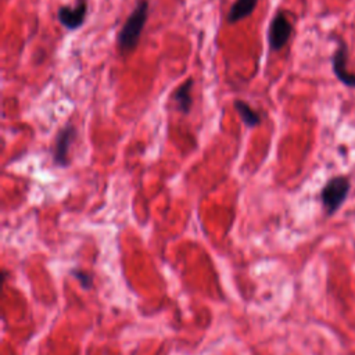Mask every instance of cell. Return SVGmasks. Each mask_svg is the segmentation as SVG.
Wrapping results in <instances>:
<instances>
[{
    "label": "cell",
    "instance_id": "cell-9",
    "mask_svg": "<svg viewBox=\"0 0 355 355\" xmlns=\"http://www.w3.org/2000/svg\"><path fill=\"white\" fill-rule=\"evenodd\" d=\"M234 110L237 111L241 122L248 128V129H254L257 126L261 125V115L258 111H255L247 101L244 100H234L233 101Z\"/></svg>",
    "mask_w": 355,
    "mask_h": 355
},
{
    "label": "cell",
    "instance_id": "cell-6",
    "mask_svg": "<svg viewBox=\"0 0 355 355\" xmlns=\"http://www.w3.org/2000/svg\"><path fill=\"white\" fill-rule=\"evenodd\" d=\"M86 12H87L86 0H76L73 7L71 6L58 7L57 19L65 29L76 31L85 24Z\"/></svg>",
    "mask_w": 355,
    "mask_h": 355
},
{
    "label": "cell",
    "instance_id": "cell-1",
    "mask_svg": "<svg viewBox=\"0 0 355 355\" xmlns=\"http://www.w3.org/2000/svg\"><path fill=\"white\" fill-rule=\"evenodd\" d=\"M147 18H148V1L139 0L118 32L116 43L121 53L128 54L137 47L144 25L147 22Z\"/></svg>",
    "mask_w": 355,
    "mask_h": 355
},
{
    "label": "cell",
    "instance_id": "cell-10",
    "mask_svg": "<svg viewBox=\"0 0 355 355\" xmlns=\"http://www.w3.org/2000/svg\"><path fill=\"white\" fill-rule=\"evenodd\" d=\"M72 273L80 282V286L83 288H90L93 286V279H92V276L87 272H83V270L78 269V270H73Z\"/></svg>",
    "mask_w": 355,
    "mask_h": 355
},
{
    "label": "cell",
    "instance_id": "cell-5",
    "mask_svg": "<svg viewBox=\"0 0 355 355\" xmlns=\"http://www.w3.org/2000/svg\"><path fill=\"white\" fill-rule=\"evenodd\" d=\"M348 62V47L343 39L337 40V47L331 55V68L336 78L345 86L355 89V73L349 72L347 68Z\"/></svg>",
    "mask_w": 355,
    "mask_h": 355
},
{
    "label": "cell",
    "instance_id": "cell-3",
    "mask_svg": "<svg viewBox=\"0 0 355 355\" xmlns=\"http://www.w3.org/2000/svg\"><path fill=\"white\" fill-rule=\"evenodd\" d=\"M76 128L72 123H65L54 137L53 143V164L58 168H67L69 165V151L76 139Z\"/></svg>",
    "mask_w": 355,
    "mask_h": 355
},
{
    "label": "cell",
    "instance_id": "cell-7",
    "mask_svg": "<svg viewBox=\"0 0 355 355\" xmlns=\"http://www.w3.org/2000/svg\"><path fill=\"white\" fill-rule=\"evenodd\" d=\"M193 86H194V79L190 76L173 93V100L176 103V108L183 115H187L191 111Z\"/></svg>",
    "mask_w": 355,
    "mask_h": 355
},
{
    "label": "cell",
    "instance_id": "cell-2",
    "mask_svg": "<svg viewBox=\"0 0 355 355\" xmlns=\"http://www.w3.org/2000/svg\"><path fill=\"white\" fill-rule=\"evenodd\" d=\"M349 189H351L349 179L343 175L333 176L324 183L323 189L320 190V201L329 216L336 214L340 209V207L348 197Z\"/></svg>",
    "mask_w": 355,
    "mask_h": 355
},
{
    "label": "cell",
    "instance_id": "cell-4",
    "mask_svg": "<svg viewBox=\"0 0 355 355\" xmlns=\"http://www.w3.org/2000/svg\"><path fill=\"white\" fill-rule=\"evenodd\" d=\"M293 33V25L286 12L279 10L275 12L268 28V44L272 51L282 50Z\"/></svg>",
    "mask_w": 355,
    "mask_h": 355
},
{
    "label": "cell",
    "instance_id": "cell-8",
    "mask_svg": "<svg viewBox=\"0 0 355 355\" xmlns=\"http://www.w3.org/2000/svg\"><path fill=\"white\" fill-rule=\"evenodd\" d=\"M257 4H258V0H236L227 11V15H226L227 22L237 24L241 19L250 17L254 12Z\"/></svg>",
    "mask_w": 355,
    "mask_h": 355
}]
</instances>
